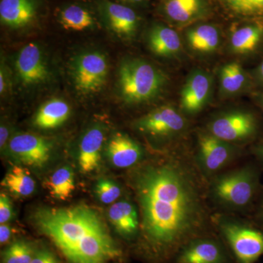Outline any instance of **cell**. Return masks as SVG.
I'll return each instance as SVG.
<instances>
[{"label": "cell", "mask_w": 263, "mask_h": 263, "mask_svg": "<svg viewBox=\"0 0 263 263\" xmlns=\"http://www.w3.org/2000/svg\"><path fill=\"white\" fill-rule=\"evenodd\" d=\"M141 245L156 262L174 260L192 240L209 235L208 212L197 174L187 163H151L135 175Z\"/></svg>", "instance_id": "obj_1"}, {"label": "cell", "mask_w": 263, "mask_h": 263, "mask_svg": "<svg viewBox=\"0 0 263 263\" xmlns=\"http://www.w3.org/2000/svg\"><path fill=\"white\" fill-rule=\"evenodd\" d=\"M33 219L70 263H108L122 254L101 216L87 205L38 209Z\"/></svg>", "instance_id": "obj_2"}, {"label": "cell", "mask_w": 263, "mask_h": 263, "mask_svg": "<svg viewBox=\"0 0 263 263\" xmlns=\"http://www.w3.org/2000/svg\"><path fill=\"white\" fill-rule=\"evenodd\" d=\"M164 74L149 62L127 59L118 70V89L126 103H148L160 94L165 85Z\"/></svg>", "instance_id": "obj_3"}, {"label": "cell", "mask_w": 263, "mask_h": 263, "mask_svg": "<svg viewBox=\"0 0 263 263\" xmlns=\"http://www.w3.org/2000/svg\"><path fill=\"white\" fill-rule=\"evenodd\" d=\"M258 178L254 169L242 167L218 176L211 185L212 198L229 209L245 208L253 200Z\"/></svg>", "instance_id": "obj_4"}, {"label": "cell", "mask_w": 263, "mask_h": 263, "mask_svg": "<svg viewBox=\"0 0 263 263\" xmlns=\"http://www.w3.org/2000/svg\"><path fill=\"white\" fill-rule=\"evenodd\" d=\"M217 228L234 263H255L263 255L262 232L223 216Z\"/></svg>", "instance_id": "obj_5"}, {"label": "cell", "mask_w": 263, "mask_h": 263, "mask_svg": "<svg viewBox=\"0 0 263 263\" xmlns=\"http://www.w3.org/2000/svg\"><path fill=\"white\" fill-rule=\"evenodd\" d=\"M50 5L49 0H0V23L10 32L41 29L49 18Z\"/></svg>", "instance_id": "obj_6"}, {"label": "cell", "mask_w": 263, "mask_h": 263, "mask_svg": "<svg viewBox=\"0 0 263 263\" xmlns=\"http://www.w3.org/2000/svg\"><path fill=\"white\" fill-rule=\"evenodd\" d=\"M55 24L67 32H91L103 27L94 0H60L50 8Z\"/></svg>", "instance_id": "obj_7"}, {"label": "cell", "mask_w": 263, "mask_h": 263, "mask_svg": "<svg viewBox=\"0 0 263 263\" xmlns=\"http://www.w3.org/2000/svg\"><path fill=\"white\" fill-rule=\"evenodd\" d=\"M108 71L107 57L100 51L83 52L71 60L74 86L83 95H94L101 91L106 84Z\"/></svg>", "instance_id": "obj_8"}, {"label": "cell", "mask_w": 263, "mask_h": 263, "mask_svg": "<svg viewBox=\"0 0 263 263\" xmlns=\"http://www.w3.org/2000/svg\"><path fill=\"white\" fill-rule=\"evenodd\" d=\"M103 28L121 39H131L136 35L141 18L131 7L112 0H94Z\"/></svg>", "instance_id": "obj_9"}, {"label": "cell", "mask_w": 263, "mask_h": 263, "mask_svg": "<svg viewBox=\"0 0 263 263\" xmlns=\"http://www.w3.org/2000/svg\"><path fill=\"white\" fill-rule=\"evenodd\" d=\"M15 69L24 86H36L49 80L51 72L41 46L35 43L25 45L17 53Z\"/></svg>", "instance_id": "obj_10"}, {"label": "cell", "mask_w": 263, "mask_h": 263, "mask_svg": "<svg viewBox=\"0 0 263 263\" xmlns=\"http://www.w3.org/2000/svg\"><path fill=\"white\" fill-rule=\"evenodd\" d=\"M175 263H233L223 240L211 235L199 237L184 246L174 259Z\"/></svg>", "instance_id": "obj_11"}, {"label": "cell", "mask_w": 263, "mask_h": 263, "mask_svg": "<svg viewBox=\"0 0 263 263\" xmlns=\"http://www.w3.org/2000/svg\"><path fill=\"white\" fill-rule=\"evenodd\" d=\"M53 144L47 138L32 133H18L10 140L8 150L24 165L42 167L51 157Z\"/></svg>", "instance_id": "obj_12"}, {"label": "cell", "mask_w": 263, "mask_h": 263, "mask_svg": "<svg viewBox=\"0 0 263 263\" xmlns=\"http://www.w3.org/2000/svg\"><path fill=\"white\" fill-rule=\"evenodd\" d=\"M235 151L230 143L212 134H202L198 138L197 165L202 174L212 176L233 160Z\"/></svg>", "instance_id": "obj_13"}, {"label": "cell", "mask_w": 263, "mask_h": 263, "mask_svg": "<svg viewBox=\"0 0 263 263\" xmlns=\"http://www.w3.org/2000/svg\"><path fill=\"white\" fill-rule=\"evenodd\" d=\"M186 127V121L172 106L164 105L152 110L135 122L141 133L155 137H169L179 134Z\"/></svg>", "instance_id": "obj_14"}, {"label": "cell", "mask_w": 263, "mask_h": 263, "mask_svg": "<svg viewBox=\"0 0 263 263\" xmlns=\"http://www.w3.org/2000/svg\"><path fill=\"white\" fill-rule=\"evenodd\" d=\"M255 129L253 116L243 111L221 115L214 119L209 127L211 134L230 143L247 139L254 134Z\"/></svg>", "instance_id": "obj_15"}, {"label": "cell", "mask_w": 263, "mask_h": 263, "mask_svg": "<svg viewBox=\"0 0 263 263\" xmlns=\"http://www.w3.org/2000/svg\"><path fill=\"white\" fill-rule=\"evenodd\" d=\"M105 153L112 164L119 168L132 167L143 157L141 146L130 137L122 133H117L110 138Z\"/></svg>", "instance_id": "obj_16"}, {"label": "cell", "mask_w": 263, "mask_h": 263, "mask_svg": "<svg viewBox=\"0 0 263 263\" xmlns=\"http://www.w3.org/2000/svg\"><path fill=\"white\" fill-rule=\"evenodd\" d=\"M104 141L105 132L98 126L90 128L81 138L78 162L84 174H89L98 168Z\"/></svg>", "instance_id": "obj_17"}, {"label": "cell", "mask_w": 263, "mask_h": 263, "mask_svg": "<svg viewBox=\"0 0 263 263\" xmlns=\"http://www.w3.org/2000/svg\"><path fill=\"white\" fill-rule=\"evenodd\" d=\"M211 92V80L206 74L202 72L194 73L181 92V106L189 114L200 111L206 103Z\"/></svg>", "instance_id": "obj_18"}, {"label": "cell", "mask_w": 263, "mask_h": 263, "mask_svg": "<svg viewBox=\"0 0 263 263\" xmlns=\"http://www.w3.org/2000/svg\"><path fill=\"white\" fill-rule=\"evenodd\" d=\"M108 219L116 231L124 238L136 236L141 228L136 208L127 200L113 204L108 210Z\"/></svg>", "instance_id": "obj_19"}, {"label": "cell", "mask_w": 263, "mask_h": 263, "mask_svg": "<svg viewBox=\"0 0 263 263\" xmlns=\"http://www.w3.org/2000/svg\"><path fill=\"white\" fill-rule=\"evenodd\" d=\"M70 106L61 98H52L43 104L33 119L34 127L43 130L56 129L70 117Z\"/></svg>", "instance_id": "obj_20"}, {"label": "cell", "mask_w": 263, "mask_h": 263, "mask_svg": "<svg viewBox=\"0 0 263 263\" xmlns=\"http://www.w3.org/2000/svg\"><path fill=\"white\" fill-rule=\"evenodd\" d=\"M147 39L150 49L159 56H174L181 48L178 33L162 24H153L148 30Z\"/></svg>", "instance_id": "obj_21"}, {"label": "cell", "mask_w": 263, "mask_h": 263, "mask_svg": "<svg viewBox=\"0 0 263 263\" xmlns=\"http://www.w3.org/2000/svg\"><path fill=\"white\" fill-rule=\"evenodd\" d=\"M2 186L18 197H27L35 190V182L27 169L14 165L2 181Z\"/></svg>", "instance_id": "obj_22"}, {"label": "cell", "mask_w": 263, "mask_h": 263, "mask_svg": "<svg viewBox=\"0 0 263 263\" xmlns=\"http://www.w3.org/2000/svg\"><path fill=\"white\" fill-rule=\"evenodd\" d=\"M50 195L57 200H66L75 190V178L68 166L60 167L51 175L47 182Z\"/></svg>", "instance_id": "obj_23"}, {"label": "cell", "mask_w": 263, "mask_h": 263, "mask_svg": "<svg viewBox=\"0 0 263 263\" xmlns=\"http://www.w3.org/2000/svg\"><path fill=\"white\" fill-rule=\"evenodd\" d=\"M263 34V25L254 24L235 30L230 39L232 49L238 53L254 51Z\"/></svg>", "instance_id": "obj_24"}, {"label": "cell", "mask_w": 263, "mask_h": 263, "mask_svg": "<svg viewBox=\"0 0 263 263\" xmlns=\"http://www.w3.org/2000/svg\"><path fill=\"white\" fill-rule=\"evenodd\" d=\"M187 39L190 46L195 51L209 53L218 47L219 35L214 26L201 25L191 29L188 32Z\"/></svg>", "instance_id": "obj_25"}, {"label": "cell", "mask_w": 263, "mask_h": 263, "mask_svg": "<svg viewBox=\"0 0 263 263\" xmlns=\"http://www.w3.org/2000/svg\"><path fill=\"white\" fill-rule=\"evenodd\" d=\"M201 5L202 0H167L164 11L174 22H186L198 14Z\"/></svg>", "instance_id": "obj_26"}, {"label": "cell", "mask_w": 263, "mask_h": 263, "mask_svg": "<svg viewBox=\"0 0 263 263\" xmlns=\"http://www.w3.org/2000/svg\"><path fill=\"white\" fill-rule=\"evenodd\" d=\"M221 89L226 93L237 92L245 84L246 76L243 69L236 62H232L223 67L221 70Z\"/></svg>", "instance_id": "obj_27"}, {"label": "cell", "mask_w": 263, "mask_h": 263, "mask_svg": "<svg viewBox=\"0 0 263 263\" xmlns=\"http://www.w3.org/2000/svg\"><path fill=\"white\" fill-rule=\"evenodd\" d=\"M232 14L251 17L263 15V0H220Z\"/></svg>", "instance_id": "obj_28"}, {"label": "cell", "mask_w": 263, "mask_h": 263, "mask_svg": "<svg viewBox=\"0 0 263 263\" xmlns=\"http://www.w3.org/2000/svg\"><path fill=\"white\" fill-rule=\"evenodd\" d=\"M35 253L32 245L24 240H18L3 252V262L31 263Z\"/></svg>", "instance_id": "obj_29"}, {"label": "cell", "mask_w": 263, "mask_h": 263, "mask_svg": "<svg viewBox=\"0 0 263 263\" xmlns=\"http://www.w3.org/2000/svg\"><path fill=\"white\" fill-rule=\"evenodd\" d=\"M95 193L103 203L110 204L120 197L122 190L115 181L108 179H101L97 182Z\"/></svg>", "instance_id": "obj_30"}, {"label": "cell", "mask_w": 263, "mask_h": 263, "mask_svg": "<svg viewBox=\"0 0 263 263\" xmlns=\"http://www.w3.org/2000/svg\"><path fill=\"white\" fill-rule=\"evenodd\" d=\"M13 205L9 197L4 193L0 195V224L8 222L13 217Z\"/></svg>", "instance_id": "obj_31"}, {"label": "cell", "mask_w": 263, "mask_h": 263, "mask_svg": "<svg viewBox=\"0 0 263 263\" xmlns=\"http://www.w3.org/2000/svg\"><path fill=\"white\" fill-rule=\"evenodd\" d=\"M10 88V78L8 67L5 65L3 59H2L1 67H0V94H7Z\"/></svg>", "instance_id": "obj_32"}, {"label": "cell", "mask_w": 263, "mask_h": 263, "mask_svg": "<svg viewBox=\"0 0 263 263\" xmlns=\"http://www.w3.org/2000/svg\"><path fill=\"white\" fill-rule=\"evenodd\" d=\"M31 263H60V262L55 257L54 254L50 251L42 249L36 252Z\"/></svg>", "instance_id": "obj_33"}, {"label": "cell", "mask_w": 263, "mask_h": 263, "mask_svg": "<svg viewBox=\"0 0 263 263\" xmlns=\"http://www.w3.org/2000/svg\"><path fill=\"white\" fill-rule=\"evenodd\" d=\"M11 235L12 230L9 224H7L6 223L1 224L0 226V243H1V245L8 243Z\"/></svg>", "instance_id": "obj_34"}, {"label": "cell", "mask_w": 263, "mask_h": 263, "mask_svg": "<svg viewBox=\"0 0 263 263\" xmlns=\"http://www.w3.org/2000/svg\"><path fill=\"white\" fill-rule=\"evenodd\" d=\"M112 1L134 8V7L146 6L148 0H112Z\"/></svg>", "instance_id": "obj_35"}, {"label": "cell", "mask_w": 263, "mask_h": 263, "mask_svg": "<svg viewBox=\"0 0 263 263\" xmlns=\"http://www.w3.org/2000/svg\"><path fill=\"white\" fill-rule=\"evenodd\" d=\"M8 136H9V131H8V127L4 124H2L1 127H0V147H1V150L5 148L7 141H8Z\"/></svg>", "instance_id": "obj_36"}, {"label": "cell", "mask_w": 263, "mask_h": 263, "mask_svg": "<svg viewBox=\"0 0 263 263\" xmlns=\"http://www.w3.org/2000/svg\"><path fill=\"white\" fill-rule=\"evenodd\" d=\"M259 74L260 76L261 79L263 80V62L261 64L260 67L259 68Z\"/></svg>", "instance_id": "obj_37"}, {"label": "cell", "mask_w": 263, "mask_h": 263, "mask_svg": "<svg viewBox=\"0 0 263 263\" xmlns=\"http://www.w3.org/2000/svg\"><path fill=\"white\" fill-rule=\"evenodd\" d=\"M260 216H261V218H262V219L263 220V202H262V205H261Z\"/></svg>", "instance_id": "obj_38"}, {"label": "cell", "mask_w": 263, "mask_h": 263, "mask_svg": "<svg viewBox=\"0 0 263 263\" xmlns=\"http://www.w3.org/2000/svg\"><path fill=\"white\" fill-rule=\"evenodd\" d=\"M260 155H261V157H262V158L263 160V146L262 147V148H261V150H260Z\"/></svg>", "instance_id": "obj_39"}]
</instances>
